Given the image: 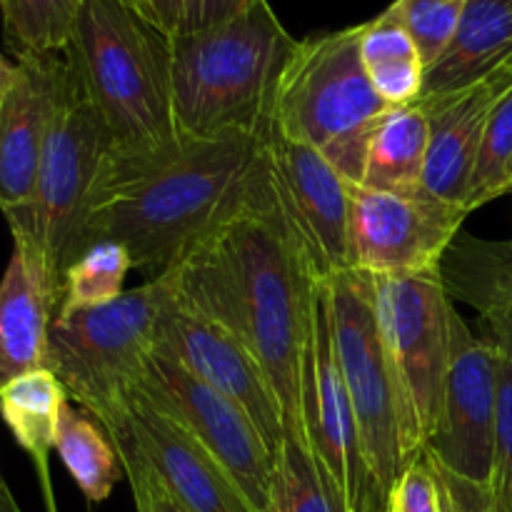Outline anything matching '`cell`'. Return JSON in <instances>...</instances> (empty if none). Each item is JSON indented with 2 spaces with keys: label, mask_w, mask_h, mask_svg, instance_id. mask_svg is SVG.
Segmentation results:
<instances>
[{
  "label": "cell",
  "mask_w": 512,
  "mask_h": 512,
  "mask_svg": "<svg viewBox=\"0 0 512 512\" xmlns=\"http://www.w3.org/2000/svg\"><path fill=\"white\" fill-rule=\"evenodd\" d=\"M253 0H185V15L180 33H198V30L215 28L235 15L243 13ZM178 33V35H180Z\"/></svg>",
  "instance_id": "35"
},
{
  "label": "cell",
  "mask_w": 512,
  "mask_h": 512,
  "mask_svg": "<svg viewBox=\"0 0 512 512\" xmlns=\"http://www.w3.org/2000/svg\"><path fill=\"white\" fill-rule=\"evenodd\" d=\"M15 80H18V63H10V60L0 53V103L8 98Z\"/></svg>",
  "instance_id": "37"
},
{
  "label": "cell",
  "mask_w": 512,
  "mask_h": 512,
  "mask_svg": "<svg viewBox=\"0 0 512 512\" xmlns=\"http://www.w3.org/2000/svg\"><path fill=\"white\" fill-rule=\"evenodd\" d=\"M153 350L233 400L253 420L273 458H278L288 433L283 405L263 365L238 338L185 308L170 290L158 318Z\"/></svg>",
  "instance_id": "15"
},
{
  "label": "cell",
  "mask_w": 512,
  "mask_h": 512,
  "mask_svg": "<svg viewBox=\"0 0 512 512\" xmlns=\"http://www.w3.org/2000/svg\"><path fill=\"white\" fill-rule=\"evenodd\" d=\"M488 488L495 512H512V358L505 355H500L493 478Z\"/></svg>",
  "instance_id": "31"
},
{
  "label": "cell",
  "mask_w": 512,
  "mask_h": 512,
  "mask_svg": "<svg viewBox=\"0 0 512 512\" xmlns=\"http://www.w3.org/2000/svg\"><path fill=\"white\" fill-rule=\"evenodd\" d=\"M440 275L450 300L470 305L483 320L485 340L512 358V240L493 243L460 233L440 263Z\"/></svg>",
  "instance_id": "20"
},
{
  "label": "cell",
  "mask_w": 512,
  "mask_h": 512,
  "mask_svg": "<svg viewBox=\"0 0 512 512\" xmlns=\"http://www.w3.org/2000/svg\"><path fill=\"white\" fill-rule=\"evenodd\" d=\"M0 510H8V512H20L18 503L13 500V495H10L8 485H5L3 480V473H0Z\"/></svg>",
  "instance_id": "38"
},
{
  "label": "cell",
  "mask_w": 512,
  "mask_h": 512,
  "mask_svg": "<svg viewBox=\"0 0 512 512\" xmlns=\"http://www.w3.org/2000/svg\"><path fill=\"white\" fill-rule=\"evenodd\" d=\"M135 5L165 35L175 38L180 33V25H183L185 15V0H135Z\"/></svg>",
  "instance_id": "36"
},
{
  "label": "cell",
  "mask_w": 512,
  "mask_h": 512,
  "mask_svg": "<svg viewBox=\"0 0 512 512\" xmlns=\"http://www.w3.org/2000/svg\"><path fill=\"white\" fill-rule=\"evenodd\" d=\"M100 428L130 445L185 512H255L218 460L140 388Z\"/></svg>",
  "instance_id": "16"
},
{
  "label": "cell",
  "mask_w": 512,
  "mask_h": 512,
  "mask_svg": "<svg viewBox=\"0 0 512 512\" xmlns=\"http://www.w3.org/2000/svg\"><path fill=\"white\" fill-rule=\"evenodd\" d=\"M500 350L453 315V345L438 420L425 453L450 473L490 485L498 420Z\"/></svg>",
  "instance_id": "14"
},
{
  "label": "cell",
  "mask_w": 512,
  "mask_h": 512,
  "mask_svg": "<svg viewBox=\"0 0 512 512\" xmlns=\"http://www.w3.org/2000/svg\"><path fill=\"white\" fill-rule=\"evenodd\" d=\"M465 0H395L385 15L413 38L425 68L438 63L458 33Z\"/></svg>",
  "instance_id": "30"
},
{
  "label": "cell",
  "mask_w": 512,
  "mask_h": 512,
  "mask_svg": "<svg viewBox=\"0 0 512 512\" xmlns=\"http://www.w3.org/2000/svg\"><path fill=\"white\" fill-rule=\"evenodd\" d=\"M65 55L80 93L113 135L103 190L183 148L173 105V38L135 0H83Z\"/></svg>",
  "instance_id": "3"
},
{
  "label": "cell",
  "mask_w": 512,
  "mask_h": 512,
  "mask_svg": "<svg viewBox=\"0 0 512 512\" xmlns=\"http://www.w3.org/2000/svg\"><path fill=\"white\" fill-rule=\"evenodd\" d=\"M512 85L508 68L458 93L420 98L430 125L423 190L433 198L465 208L470 178L478 163L485 125L495 103Z\"/></svg>",
  "instance_id": "18"
},
{
  "label": "cell",
  "mask_w": 512,
  "mask_h": 512,
  "mask_svg": "<svg viewBox=\"0 0 512 512\" xmlns=\"http://www.w3.org/2000/svg\"><path fill=\"white\" fill-rule=\"evenodd\" d=\"M265 193V133L185 140L175 155L100 193L85 250L113 240L128 250L133 268L158 278L210 230Z\"/></svg>",
  "instance_id": "2"
},
{
  "label": "cell",
  "mask_w": 512,
  "mask_h": 512,
  "mask_svg": "<svg viewBox=\"0 0 512 512\" xmlns=\"http://www.w3.org/2000/svg\"><path fill=\"white\" fill-rule=\"evenodd\" d=\"M273 512H348L300 430L285 433L275 458Z\"/></svg>",
  "instance_id": "26"
},
{
  "label": "cell",
  "mask_w": 512,
  "mask_h": 512,
  "mask_svg": "<svg viewBox=\"0 0 512 512\" xmlns=\"http://www.w3.org/2000/svg\"><path fill=\"white\" fill-rule=\"evenodd\" d=\"M270 200L315 283L350 270V183L320 150L265 130Z\"/></svg>",
  "instance_id": "11"
},
{
  "label": "cell",
  "mask_w": 512,
  "mask_h": 512,
  "mask_svg": "<svg viewBox=\"0 0 512 512\" xmlns=\"http://www.w3.org/2000/svg\"><path fill=\"white\" fill-rule=\"evenodd\" d=\"M75 85L68 55L18 60V80L0 103V210L25 208L35 193L40 160L60 105Z\"/></svg>",
  "instance_id": "17"
},
{
  "label": "cell",
  "mask_w": 512,
  "mask_h": 512,
  "mask_svg": "<svg viewBox=\"0 0 512 512\" xmlns=\"http://www.w3.org/2000/svg\"><path fill=\"white\" fill-rule=\"evenodd\" d=\"M133 270L130 253L113 240H98L68 268L58 313L98 308L125 293V275Z\"/></svg>",
  "instance_id": "28"
},
{
  "label": "cell",
  "mask_w": 512,
  "mask_h": 512,
  "mask_svg": "<svg viewBox=\"0 0 512 512\" xmlns=\"http://www.w3.org/2000/svg\"><path fill=\"white\" fill-rule=\"evenodd\" d=\"M468 215L425 190L393 193L350 183V268L368 275L440 268Z\"/></svg>",
  "instance_id": "13"
},
{
  "label": "cell",
  "mask_w": 512,
  "mask_h": 512,
  "mask_svg": "<svg viewBox=\"0 0 512 512\" xmlns=\"http://www.w3.org/2000/svg\"><path fill=\"white\" fill-rule=\"evenodd\" d=\"M360 55L375 93L390 108L413 105L423 98L428 68L413 38L385 13L360 25Z\"/></svg>",
  "instance_id": "24"
},
{
  "label": "cell",
  "mask_w": 512,
  "mask_h": 512,
  "mask_svg": "<svg viewBox=\"0 0 512 512\" xmlns=\"http://www.w3.org/2000/svg\"><path fill=\"white\" fill-rule=\"evenodd\" d=\"M55 453L90 503L108 500L125 473L108 433L73 403L65 405L60 415Z\"/></svg>",
  "instance_id": "25"
},
{
  "label": "cell",
  "mask_w": 512,
  "mask_h": 512,
  "mask_svg": "<svg viewBox=\"0 0 512 512\" xmlns=\"http://www.w3.org/2000/svg\"><path fill=\"white\" fill-rule=\"evenodd\" d=\"M83 0H0L5 43L15 58L63 53L73 38Z\"/></svg>",
  "instance_id": "27"
},
{
  "label": "cell",
  "mask_w": 512,
  "mask_h": 512,
  "mask_svg": "<svg viewBox=\"0 0 512 512\" xmlns=\"http://www.w3.org/2000/svg\"><path fill=\"white\" fill-rule=\"evenodd\" d=\"M68 403V393L48 368L20 375L0 388V415L13 433L15 443L33 458L48 512H58L50 488L48 455L50 450H55L60 415Z\"/></svg>",
  "instance_id": "22"
},
{
  "label": "cell",
  "mask_w": 512,
  "mask_h": 512,
  "mask_svg": "<svg viewBox=\"0 0 512 512\" xmlns=\"http://www.w3.org/2000/svg\"><path fill=\"white\" fill-rule=\"evenodd\" d=\"M375 318L420 450L443 403L455 305L440 268L373 275Z\"/></svg>",
  "instance_id": "9"
},
{
  "label": "cell",
  "mask_w": 512,
  "mask_h": 512,
  "mask_svg": "<svg viewBox=\"0 0 512 512\" xmlns=\"http://www.w3.org/2000/svg\"><path fill=\"white\" fill-rule=\"evenodd\" d=\"M0 512H8V510H0Z\"/></svg>",
  "instance_id": "40"
},
{
  "label": "cell",
  "mask_w": 512,
  "mask_h": 512,
  "mask_svg": "<svg viewBox=\"0 0 512 512\" xmlns=\"http://www.w3.org/2000/svg\"><path fill=\"white\" fill-rule=\"evenodd\" d=\"M60 288L30 240L13 235V255L0 278V388L48 368L50 325Z\"/></svg>",
  "instance_id": "19"
},
{
  "label": "cell",
  "mask_w": 512,
  "mask_h": 512,
  "mask_svg": "<svg viewBox=\"0 0 512 512\" xmlns=\"http://www.w3.org/2000/svg\"><path fill=\"white\" fill-rule=\"evenodd\" d=\"M508 190H512V85L495 103L485 125L465 210L473 213Z\"/></svg>",
  "instance_id": "29"
},
{
  "label": "cell",
  "mask_w": 512,
  "mask_h": 512,
  "mask_svg": "<svg viewBox=\"0 0 512 512\" xmlns=\"http://www.w3.org/2000/svg\"><path fill=\"white\" fill-rule=\"evenodd\" d=\"M390 512H443L440 508V488L435 478L433 460L420 453L395 483L390 493Z\"/></svg>",
  "instance_id": "32"
},
{
  "label": "cell",
  "mask_w": 512,
  "mask_h": 512,
  "mask_svg": "<svg viewBox=\"0 0 512 512\" xmlns=\"http://www.w3.org/2000/svg\"><path fill=\"white\" fill-rule=\"evenodd\" d=\"M138 388L218 460L250 508L273 512L275 458L253 420L233 400L200 383L158 350L150 355Z\"/></svg>",
  "instance_id": "12"
},
{
  "label": "cell",
  "mask_w": 512,
  "mask_h": 512,
  "mask_svg": "<svg viewBox=\"0 0 512 512\" xmlns=\"http://www.w3.org/2000/svg\"><path fill=\"white\" fill-rule=\"evenodd\" d=\"M508 70H510V73H512V60H510V63H508Z\"/></svg>",
  "instance_id": "39"
},
{
  "label": "cell",
  "mask_w": 512,
  "mask_h": 512,
  "mask_svg": "<svg viewBox=\"0 0 512 512\" xmlns=\"http://www.w3.org/2000/svg\"><path fill=\"white\" fill-rule=\"evenodd\" d=\"M388 108L370 83L360 25H353L298 40L280 80L273 125L320 150L348 183L360 185L370 135Z\"/></svg>",
  "instance_id": "5"
},
{
  "label": "cell",
  "mask_w": 512,
  "mask_h": 512,
  "mask_svg": "<svg viewBox=\"0 0 512 512\" xmlns=\"http://www.w3.org/2000/svg\"><path fill=\"white\" fill-rule=\"evenodd\" d=\"M300 430L348 512H385L388 495L370 473L353 403L338 365L328 285L315 283L300 375Z\"/></svg>",
  "instance_id": "10"
},
{
  "label": "cell",
  "mask_w": 512,
  "mask_h": 512,
  "mask_svg": "<svg viewBox=\"0 0 512 512\" xmlns=\"http://www.w3.org/2000/svg\"><path fill=\"white\" fill-rule=\"evenodd\" d=\"M298 40L268 0L233 20L173 38V105L183 140L263 135Z\"/></svg>",
  "instance_id": "4"
},
{
  "label": "cell",
  "mask_w": 512,
  "mask_h": 512,
  "mask_svg": "<svg viewBox=\"0 0 512 512\" xmlns=\"http://www.w3.org/2000/svg\"><path fill=\"white\" fill-rule=\"evenodd\" d=\"M430 125L423 105H400L380 115L368 143L365 173L360 185L393 193L423 190L428 163Z\"/></svg>",
  "instance_id": "23"
},
{
  "label": "cell",
  "mask_w": 512,
  "mask_h": 512,
  "mask_svg": "<svg viewBox=\"0 0 512 512\" xmlns=\"http://www.w3.org/2000/svg\"><path fill=\"white\" fill-rule=\"evenodd\" d=\"M175 300L220 325L268 373L288 430H300V375L315 280L268 193L200 238L168 273ZM303 433V430H300Z\"/></svg>",
  "instance_id": "1"
},
{
  "label": "cell",
  "mask_w": 512,
  "mask_h": 512,
  "mask_svg": "<svg viewBox=\"0 0 512 512\" xmlns=\"http://www.w3.org/2000/svg\"><path fill=\"white\" fill-rule=\"evenodd\" d=\"M325 285L335 355L353 403L365 460L390 500L403 470L423 450L410 428L408 410L385 353L383 335L375 318L373 275L350 268Z\"/></svg>",
  "instance_id": "8"
},
{
  "label": "cell",
  "mask_w": 512,
  "mask_h": 512,
  "mask_svg": "<svg viewBox=\"0 0 512 512\" xmlns=\"http://www.w3.org/2000/svg\"><path fill=\"white\" fill-rule=\"evenodd\" d=\"M113 135L75 80L60 105L40 160L35 193L25 208L5 213L10 233L43 255L63 298V278L85 253L93 210L108 178Z\"/></svg>",
  "instance_id": "7"
},
{
  "label": "cell",
  "mask_w": 512,
  "mask_h": 512,
  "mask_svg": "<svg viewBox=\"0 0 512 512\" xmlns=\"http://www.w3.org/2000/svg\"><path fill=\"white\" fill-rule=\"evenodd\" d=\"M168 295V278L158 275L108 305L55 315L48 370L70 403L98 425L118 413L143 380Z\"/></svg>",
  "instance_id": "6"
},
{
  "label": "cell",
  "mask_w": 512,
  "mask_h": 512,
  "mask_svg": "<svg viewBox=\"0 0 512 512\" xmlns=\"http://www.w3.org/2000/svg\"><path fill=\"white\" fill-rule=\"evenodd\" d=\"M120 455V463L125 468V478H128L130 490H133L135 512H185L178 505V500L163 488L153 470L148 468L143 458L135 453L130 445L113 443Z\"/></svg>",
  "instance_id": "33"
},
{
  "label": "cell",
  "mask_w": 512,
  "mask_h": 512,
  "mask_svg": "<svg viewBox=\"0 0 512 512\" xmlns=\"http://www.w3.org/2000/svg\"><path fill=\"white\" fill-rule=\"evenodd\" d=\"M385 512H390V510H385Z\"/></svg>",
  "instance_id": "41"
},
{
  "label": "cell",
  "mask_w": 512,
  "mask_h": 512,
  "mask_svg": "<svg viewBox=\"0 0 512 512\" xmlns=\"http://www.w3.org/2000/svg\"><path fill=\"white\" fill-rule=\"evenodd\" d=\"M433 468L435 478H438L440 508H443V512H495L493 495H490L488 485H478L473 483V480L460 478V475L450 473V470H445L443 465H438L435 460Z\"/></svg>",
  "instance_id": "34"
},
{
  "label": "cell",
  "mask_w": 512,
  "mask_h": 512,
  "mask_svg": "<svg viewBox=\"0 0 512 512\" xmlns=\"http://www.w3.org/2000/svg\"><path fill=\"white\" fill-rule=\"evenodd\" d=\"M512 60V0H465L458 33L438 63L425 70L423 98L458 93Z\"/></svg>",
  "instance_id": "21"
}]
</instances>
